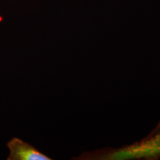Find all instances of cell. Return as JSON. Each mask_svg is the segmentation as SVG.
Returning a JSON list of instances; mask_svg holds the SVG:
<instances>
[{"mask_svg":"<svg viewBox=\"0 0 160 160\" xmlns=\"http://www.w3.org/2000/svg\"><path fill=\"white\" fill-rule=\"evenodd\" d=\"M74 160H159L160 130L139 141L119 148L106 147L82 152Z\"/></svg>","mask_w":160,"mask_h":160,"instance_id":"obj_1","label":"cell"},{"mask_svg":"<svg viewBox=\"0 0 160 160\" xmlns=\"http://www.w3.org/2000/svg\"><path fill=\"white\" fill-rule=\"evenodd\" d=\"M159 130H160V119H159V121H158L157 125H156L155 127L153 128V130H152V131L150 132L148 134H153V133H156V132H157L158 131H159Z\"/></svg>","mask_w":160,"mask_h":160,"instance_id":"obj_3","label":"cell"},{"mask_svg":"<svg viewBox=\"0 0 160 160\" xmlns=\"http://www.w3.org/2000/svg\"><path fill=\"white\" fill-rule=\"evenodd\" d=\"M8 150L7 160H51L52 159L31 144L18 137H12L6 143Z\"/></svg>","mask_w":160,"mask_h":160,"instance_id":"obj_2","label":"cell"}]
</instances>
